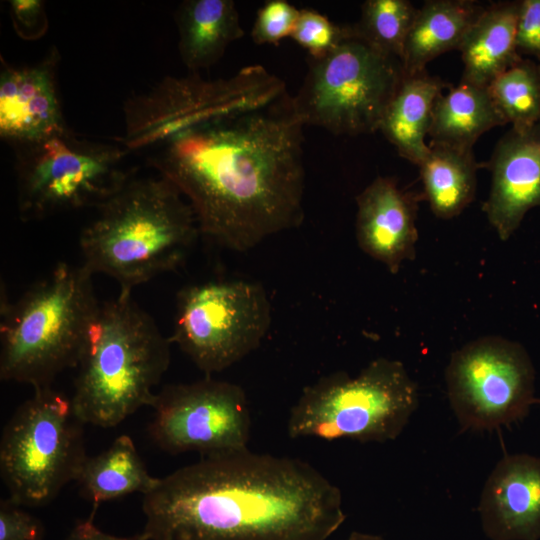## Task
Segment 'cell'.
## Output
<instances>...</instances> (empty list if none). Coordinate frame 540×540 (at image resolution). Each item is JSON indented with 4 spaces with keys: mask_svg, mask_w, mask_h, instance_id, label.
<instances>
[{
    "mask_svg": "<svg viewBox=\"0 0 540 540\" xmlns=\"http://www.w3.org/2000/svg\"><path fill=\"white\" fill-rule=\"evenodd\" d=\"M304 126L286 90L169 134L148 161L188 201L200 234L245 252L303 221Z\"/></svg>",
    "mask_w": 540,
    "mask_h": 540,
    "instance_id": "obj_1",
    "label": "cell"
},
{
    "mask_svg": "<svg viewBox=\"0 0 540 540\" xmlns=\"http://www.w3.org/2000/svg\"><path fill=\"white\" fill-rule=\"evenodd\" d=\"M148 540H327L342 494L298 458L249 449L202 457L143 496Z\"/></svg>",
    "mask_w": 540,
    "mask_h": 540,
    "instance_id": "obj_2",
    "label": "cell"
},
{
    "mask_svg": "<svg viewBox=\"0 0 540 540\" xmlns=\"http://www.w3.org/2000/svg\"><path fill=\"white\" fill-rule=\"evenodd\" d=\"M199 234L192 207L171 182L131 177L82 230V265L132 290L179 266Z\"/></svg>",
    "mask_w": 540,
    "mask_h": 540,
    "instance_id": "obj_3",
    "label": "cell"
},
{
    "mask_svg": "<svg viewBox=\"0 0 540 540\" xmlns=\"http://www.w3.org/2000/svg\"><path fill=\"white\" fill-rule=\"evenodd\" d=\"M132 290L101 302L76 367L71 397L84 424L114 427L152 406L170 364V339L132 298Z\"/></svg>",
    "mask_w": 540,
    "mask_h": 540,
    "instance_id": "obj_4",
    "label": "cell"
},
{
    "mask_svg": "<svg viewBox=\"0 0 540 540\" xmlns=\"http://www.w3.org/2000/svg\"><path fill=\"white\" fill-rule=\"evenodd\" d=\"M92 275L84 265L61 262L14 302L2 291V381L36 389L77 367L100 304Z\"/></svg>",
    "mask_w": 540,
    "mask_h": 540,
    "instance_id": "obj_5",
    "label": "cell"
},
{
    "mask_svg": "<svg viewBox=\"0 0 540 540\" xmlns=\"http://www.w3.org/2000/svg\"><path fill=\"white\" fill-rule=\"evenodd\" d=\"M417 406L418 388L404 365L380 357L356 376L337 372L304 388L287 432L292 439L385 442L401 434Z\"/></svg>",
    "mask_w": 540,
    "mask_h": 540,
    "instance_id": "obj_6",
    "label": "cell"
},
{
    "mask_svg": "<svg viewBox=\"0 0 540 540\" xmlns=\"http://www.w3.org/2000/svg\"><path fill=\"white\" fill-rule=\"evenodd\" d=\"M83 426L71 398L52 386L34 389L2 431L0 474L8 498L42 506L76 481L88 457Z\"/></svg>",
    "mask_w": 540,
    "mask_h": 540,
    "instance_id": "obj_7",
    "label": "cell"
},
{
    "mask_svg": "<svg viewBox=\"0 0 540 540\" xmlns=\"http://www.w3.org/2000/svg\"><path fill=\"white\" fill-rule=\"evenodd\" d=\"M351 32L320 58H310L296 112L304 125L335 135L379 131L404 75L401 60L376 50Z\"/></svg>",
    "mask_w": 540,
    "mask_h": 540,
    "instance_id": "obj_8",
    "label": "cell"
},
{
    "mask_svg": "<svg viewBox=\"0 0 540 540\" xmlns=\"http://www.w3.org/2000/svg\"><path fill=\"white\" fill-rule=\"evenodd\" d=\"M13 146L17 206L24 221L97 209L132 177L124 165V149L79 138L69 128Z\"/></svg>",
    "mask_w": 540,
    "mask_h": 540,
    "instance_id": "obj_9",
    "label": "cell"
},
{
    "mask_svg": "<svg viewBox=\"0 0 540 540\" xmlns=\"http://www.w3.org/2000/svg\"><path fill=\"white\" fill-rule=\"evenodd\" d=\"M270 324V301L260 283L208 281L178 293L169 339L210 376L257 349Z\"/></svg>",
    "mask_w": 540,
    "mask_h": 540,
    "instance_id": "obj_10",
    "label": "cell"
},
{
    "mask_svg": "<svg viewBox=\"0 0 540 540\" xmlns=\"http://www.w3.org/2000/svg\"><path fill=\"white\" fill-rule=\"evenodd\" d=\"M450 406L463 430H492L525 417L535 403V369L527 350L485 336L455 351L446 368Z\"/></svg>",
    "mask_w": 540,
    "mask_h": 540,
    "instance_id": "obj_11",
    "label": "cell"
},
{
    "mask_svg": "<svg viewBox=\"0 0 540 540\" xmlns=\"http://www.w3.org/2000/svg\"><path fill=\"white\" fill-rule=\"evenodd\" d=\"M285 83L260 65L227 79L204 80L196 73L167 77L125 106L126 149L151 147L169 134L229 109L276 97Z\"/></svg>",
    "mask_w": 540,
    "mask_h": 540,
    "instance_id": "obj_12",
    "label": "cell"
},
{
    "mask_svg": "<svg viewBox=\"0 0 540 540\" xmlns=\"http://www.w3.org/2000/svg\"><path fill=\"white\" fill-rule=\"evenodd\" d=\"M149 434L162 450L202 457L248 449L249 403L244 389L211 376L171 384L156 393Z\"/></svg>",
    "mask_w": 540,
    "mask_h": 540,
    "instance_id": "obj_13",
    "label": "cell"
},
{
    "mask_svg": "<svg viewBox=\"0 0 540 540\" xmlns=\"http://www.w3.org/2000/svg\"><path fill=\"white\" fill-rule=\"evenodd\" d=\"M485 167L491 172V189L482 209L498 237L506 241L525 215L540 207V122L525 129L511 127Z\"/></svg>",
    "mask_w": 540,
    "mask_h": 540,
    "instance_id": "obj_14",
    "label": "cell"
},
{
    "mask_svg": "<svg viewBox=\"0 0 540 540\" xmlns=\"http://www.w3.org/2000/svg\"><path fill=\"white\" fill-rule=\"evenodd\" d=\"M58 50L32 66H5L0 76V134L12 145L68 129L57 90Z\"/></svg>",
    "mask_w": 540,
    "mask_h": 540,
    "instance_id": "obj_15",
    "label": "cell"
},
{
    "mask_svg": "<svg viewBox=\"0 0 540 540\" xmlns=\"http://www.w3.org/2000/svg\"><path fill=\"white\" fill-rule=\"evenodd\" d=\"M419 195L391 177L375 178L357 197L356 239L361 250L397 273L413 260Z\"/></svg>",
    "mask_w": 540,
    "mask_h": 540,
    "instance_id": "obj_16",
    "label": "cell"
},
{
    "mask_svg": "<svg viewBox=\"0 0 540 540\" xmlns=\"http://www.w3.org/2000/svg\"><path fill=\"white\" fill-rule=\"evenodd\" d=\"M493 540L540 539V457L505 455L488 476L479 502Z\"/></svg>",
    "mask_w": 540,
    "mask_h": 540,
    "instance_id": "obj_17",
    "label": "cell"
},
{
    "mask_svg": "<svg viewBox=\"0 0 540 540\" xmlns=\"http://www.w3.org/2000/svg\"><path fill=\"white\" fill-rule=\"evenodd\" d=\"M519 7L520 1H500L484 8L458 49L462 82L488 87L523 58L516 42Z\"/></svg>",
    "mask_w": 540,
    "mask_h": 540,
    "instance_id": "obj_18",
    "label": "cell"
},
{
    "mask_svg": "<svg viewBox=\"0 0 540 540\" xmlns=\"http://www.w3.org/2000/svg\"><path fill=\"white\" fill-rule=\"evenodd\" d=\"M175 21L182 62L192 72L209 68L228 46L243 35L232 0H186L179 4Z\"/></svg>",
    "mask_w": 540,
    "mask_h": 540,
    "instance_id": "obj_19",
    "label": "cell"
},
{
    "mask_svg": "<svg viewBox=\"0 0 540 540\" xmlns=\"http://www.w3.org/2000/svg\"><path fill=\"white\" fill-rule=\"evenodd\" d=\"M448 85L426 70L404 75L390 101L379 131L399 155L419 166L429 153L425 142L437 97Z\"/></svg>",
    "mask_w": 540,
    "mask_h": 540,
    "instance_id": "obj_20",
    "label": "cell"
},
{
    "mask_svg": "<svg viewBox=\"0 0 540 540\" xmlns=\"http://www.w3.org/2000/svg\"><path fill=\"white\" fill-rule=\"evenodd\" d=\"M484 8L470 0L425 1L405 42L401 61L405 74L422 72L436 57L458 50Z\"/></svg>",
    "mask_w": 540,
    "mask_h": 540,
    "instance_id": "obj_21",
    "label": "cell"
},
{
    "mask_svg": "<svg viewBox=\"0 0 540 540\" xmlns=\"http://www.w3.org/2000/svg\"><path fill=\"white\" fill-rule=\"evenodd\" d=\"M506 124L488 87L460 81L446 94L442 92L434 103L429 144L473 150L482 134Z\"/></svg>",
    "mask_w": 540,
    "mask_h": 540,
    "instance_id": "obj_22",
    "label": "cell"
},
{
    "mask_svg": "<svg viewBox=\"0 0 540 540\" xmlns=\"http://www.w3.org/2000/svg\"><path fill=\"white\" fill-rule=\"evenodd\" d=\"M158 479L147 471L133 440L121 435L100 454L86 458L76 481L94 514L103 502L132 493L146 495Z\"/></svg>",
    "mask_w": 540,
    "mask_h": 540,
    "instance_id": "obj_23",
    "label": "cell"
},
{
    "mask_svg": "<svg viewBox=\"0 0 540 540\" xmlns=\"http://www.w3.org/2000/svg\"><path fill=\"white\" fill-rule=\"evenodd\" d=\"M429 145V153L418 166L424 198L438 218L459 215L473 200L480 165L473 150Z\"/></svg>",
    "mask_w": 540,
    "mask_h": 540,
    "instance_id": "obj_24",
    "label": "cell"
},
{
    "mask_svg": "<svg viewBox=\"0 0 540 540\" xmlns=\"http://www.w3.org/2000/svg\"><path fill=\"white\" fill-rule=\"evenodd\" d=\"M490 95L512 128L525 129L540 122V63L523 57L489 86Z\"/></svg>",
    "mask_w": 540,
    "mask_h": 540,
    "instance_id": "obj_25",
    "label": "cell"
},
{
    "mask_svg": "<svg viewBox=\"0 0 540 540\" xmlns=\"http://www.w3.org/2000/svg\"><path fill=\"white\" fill-rule=\"evenodd\" d=\"M418 8L408 0H367L353 33L381 53L402 61L405 42Z\"/></svg>",
    "mask_w": 540,
    "mask_h": 540,
    "instance_id": "obj_26",
    "label": "cell"
},
{
    "mask_svg": "<svg viewBox=\"0 0 540 540\" xmlns=\"http://www.w3.org/2000/svg\"><path fill=\"white\" fill-rule=\"evenodd\" d=\"M350 26H339L312 9H302L291 35L310 58H320L350 35Z\"/></svg>",
    "mask_w": 540,
    "mask_h": 540,
    "instance_id": "obj_27",
    "label": "cell"
},
{
    "mask_svg": "<svg viewBox=\"0 0 540 540\" xmlns=\"http://www.w3.org/2000/svg\"><path fill=\"white\" fill-rule=\"evenodd\" d=\"M300 10L285 0L267 1L258 10L251 29V38L255 44H276L286 37H291Z\"/></svg>",
    "mask_w": 540,
    "mask_h": 540,
    "instance_id": "obj_28",
    "label": "cell"
},
{
    "mask_svg": "<svg viewBox=\"0 0 540 540\" xmlns=\"http://www.w3.org/2000/svg\"><path fill=\"white\" fill-rule=\"evenodd\" d=\"M9 498L0 502V540H44L42 522Z\"/></svg>",
    "mask_w": 540,
    "mask_h": 540,
    "instance_id": "obj_29",
    "label": "cell"
},
{
    "mask_svg": "<svg viewBox=\"0 0 540 540\" xmlns=\"http://www.w3.org/2000/svg\"><path fill=\"white\" fill-rule=\"evenodd\" d=\"M517 49L540 63V0H521L517 21Z\"/></svg>",
    "mask_w": 540,
    "mask_h": 540,
    "instance_id": "obj_30",
    "label": "cell"
},
{
    "mask_svg": "<svg viewBox=\"0 0 540 540\" xmlns=\"http://www.w3.org/2000/svg\"><path fill=\"white\" fill-rule=\"evenodd\" d=\"M10 6L12 20L21 35L29 29L30 37L35 27L45 20L44 5L40 0H12Z\"/></svg>",
    "mask_w": 540,
    "mask_h": 540,
    "instance_id": "obj_31",
    "label": "cell"
},
{
    "mask_svg": "<svg viewBox=\"0 0 540 540\" xmlns=\"http://www.w3.org/2000/svg\"><path fill=\"white\" fill-rule=\"evenodd\" d=\"M92 517L93 515L79 522L64 540H148L143 533L133 536H115L105 533L94 525Z\"/></svg>",
    "mask_w": 540,
    "mask_h": 540,
    "instance_id": "obj_32",
    "label": "cell"
},
{
    "mask_svg": "<svg viewBox=\"0 0 540 540\" xmlns=\"http://www.w3.org/2000/svg\"><path fill=\"white\" fill-rule=\"evenodd\" d=\"M344 540H385V539L377 535L353 532Z\"/></svg>",
    "mask_w": 540,
    "mask_h": 540,
    "instance_id": "obj_33",
    "label": "cell"
}]
</instances>
